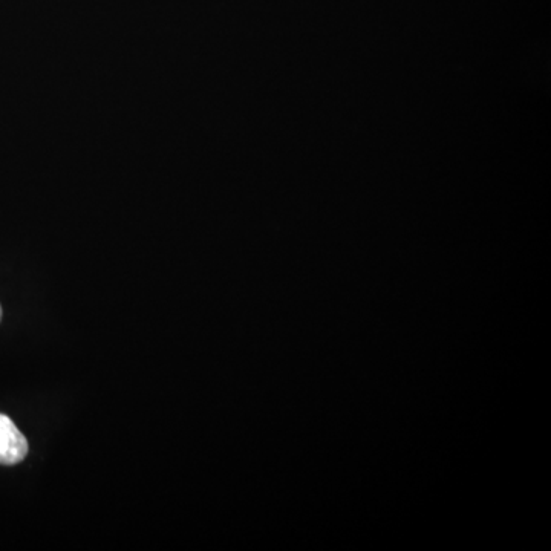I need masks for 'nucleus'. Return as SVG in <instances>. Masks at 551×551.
Segmentation results:
<instances>
[{"instance_id":"1","label":"nucleus","mask_w":551,"mask_h":551,"mask_svg":"<svg viewBox=\"0 0 551 551\" xmlns=\"http://www.w3.org/2000/svg\"><path fill=\"white\" fill-rule=\"evenodd\" d=\"M28 441L10 417L0 414V464L14 466L27 458Z\"/></svg>"},{"instance_id":"2","label":"nucleus","mask_w":551,"mask_h":551,"mask_svg":"<svg viewBox=\"0 0 551 551\" xmlns=\"http://www.w3.org/2000/svg\"><path fill=\"white\" fill-rule=\"evenodd\" d=\"M0 320H2V307H0Z\"/></svg>"}]
</instances>
